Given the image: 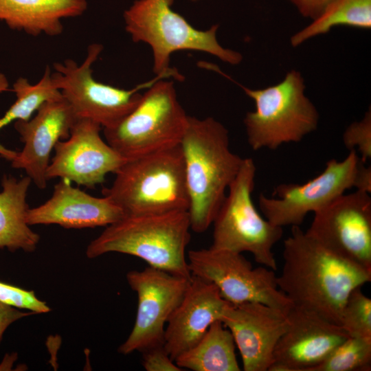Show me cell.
Returning <instances> with one entry per match:
<instances>
[{
  "mask_svg": "<svg viewBox=\"0 0 371 371\" xmlns=\"http://www.w3.org/2000/svg\"><path fill=\"white\" fill-rule=\"evenodd\" d=\"M283 261L276 281L293 306L339 325L350 293L371 280V272L335 254L300 226H292L284 241Z\"/></svg>",
  "mask_w": 371,
  "mask_h": 371,
  "instance_id": "6da1fadb",
  "label": "cell"
},
{
  "mask_svg": "<svg viewBox=\"0 0 371 371\" xmlns=\"http://www.w3.org/2000/svg\"><path fill=\"white\" fill-rule=\"evenodd\" d=\"M190 228L205 232L214 221L243 158L232 151L229 132L213 117L188 116L181 142Z\"/></svg>",
  "mask_w": 371,
  "mask_h": 371,
  "instance_id": "7a4b0ae2",
  "label": "cell"
},
{
  "mask_svg": "<svg viewBox=\"0 0 371 371\" xmlns=\"http://www.w3.org/2000/svg\"><path fill=\"white\" fill-rule=\"evenodd\" d=\"M190 229L188 211L125 216L91 241L86 256L92 259L111 252L128 254L150 267L190 279L186 249Z\"/></svg>",
  "mask_w": 371,
  "mask_h": 371,
  "instance_id": "3957f363",
  "label": "cell"
},
{
  "mask_svg": "<svg viewBox=\"0 0 371 371\" xmlns=\"http://www.w3.org/2000/svg\"><path fill=\"white\" fill-rule=\"evenodd\" d=\"M102 194L126 216L188 211L184 159L181 145L126 160Z\"/></svg>",
  "mask_w": 371,
  "mask_h": 371,
  "instance_id": "277c9868",
  "label": "cell"
},
{
  "mask_svg": "<svg viewBox=\"0 0 371 371\" xmlns=\"http://www.w3.org/2000/svg\"><path fill=\"white\" fill-rule=\"evenodd\" d=\"M239 85L255 104V110L247 112L243 120L252 150H276L284 144L297 143L317 128L319 114L305 94L300 71L291 70L280 82L263 89Z\"/></svg>",
  "mask_w": 371,
  "mask_h": 371,
  "instance_id": "5b68a950",
  "label": "cell"
},
{
  "mask_svg": "<svg viewBox=\"0 0 371 371\" xmlns=\"http://www.w3.org/2000/svg\"><path fill=\"white\" fill-rule=\"evenodd\" d=\"M173 0H136L124 12L126 31L135 43L152 49L153 69L157 75L168 71L172 53L179 50L203 52L228 64L240 63L238 52L225 48L216 38L218 25L206 30L194 28L171 8Z\"/></svg>",
  "mask_w": 371,
  "mask_h": 371,
  "instance_id": "8992f818",
  "label": "cell"
},
{
  "mask_svg": "<svg viewBox=\"0 0 371 371\" xmlns=\"http://www.w3.org/2000/svg\"><path fill=\"white\" fill-rule=\"evenodd\" d=\"M160 79L118 124L104 128L106 142L130 160L181 144L188 116L179 103L172 80Z\"/></svg>",
  "mask_w": 371,
  "mask_h": 371,
  "instance_id": "52a82bcc",
  "label": "cell"
},
{
  "mask_svg": "<svg viewBox=\"0 0 371 371\" xmlns=\"http://www.w3.org/2000/svg\"><path fill=\"white\" fill-rule=\"evenodd\" d=\"M256 168L251 157L243 158L212 223L211 248L249 252L256 262L276 270L273 246L283 234L282 227L262 217L252 200Z\"/></svg>",
  "mask_w": 371,
  "mask_h": 371,
  "instance_id": "ba28073f",
  "label": "cell"
},
{
  "mask_svg": "<svg viewBox=\"0 0 371 371\" xmlns=\"http://www.w3.org/2000/svg\"><path fill=\"white\" fill-rule=\"evenodd\" d=\"M102 49L100 44L89 45L80 65L71 59L54 63L55 71L51 76L76 117L92 120L103 129L115 126L135 108L142 95L139 91L146 89L160 79H183L176 69L170 68L132 89L100 82L93 77L92 65Z\"/></svg>",
  "mask_w": 371,
  "mask_h": 371,
  "instance_id": "9c48e42d",
  "label": "cell"
},
{
  "mask_svg": "<svg viewBox=\"0 0 371 371\" xmlns=\"http://www.w3.org/2000/svg\"><path fill=\"white\" fill-rule=\"evenodd\" d=\"M187 260L191 274L214 284L230 304L260 302L286 313L293 306L279 289L274 271L254 268L240 253L210 247L189 251Z\"/></svg>",
  "mask_w": 371,
  "mask_h": 371,
  "instance_id": "30bf717a",
  "label": "cell"
},
{
  "mask_svg": "<svg viewBox=\"0 0 371 371\" xmlns=\"http://www.w3.org/2000/svg\"><path fill=\"white\" fill-rule=\"evenodd\" d=\"M349 151L342 161H327L324 170L305 183L279 184L271 197L260 194L258 205L264 217L279 227L300 226L308 213L317 212L354 188L362 161L355 150Z\"/></svg>",
  "mask_w": 371,
  "mask_h": 371,
  "instance_id": "8fae6325",
  "label": "cell"
},
{
  "mask_svg": "<svg viewBox=\"0 0 371 371\" xmlns=\"http://www.w3.org/2000/svg\"><path fill=\"white\" fill-rule=\"evenodd\" d=\"M190 279L148 267L126 274L130 287L137 295L138 304L133 328L118 348L128 355L163 345L166 325L181 302Z\"/></svg>",
  "mask_w": 371,
  "mask_h": 371,
  "instance_id": "7c38bea8",
  "label": "cell"
},
{
  "mask_svg": "<svg viewBox=\"0 0 371 371\" xmlns=\"http://www.w3.org/2000/svg\"><path fill=\"white\" fill-rule=\"evenodd\" d=\"M306 232L326 248L371 272V197L343 194L314 213Z\"/></svg>",
  "mask_w": 371,
  "mask_h": 371,
  "instance_id": "4fadbf2b",
  "label": "cell"
},
{
  "mask_svg": "<svg viewBox=\"0 0 371 371\" xmlns=\"http://www.w3.org/2000/svg\"><path fill=\"white\" fill-rule=\"evenodd\" d=\"M102 126L84 118L76 119L69 137L60 140L47 169V180L59 177L88 188L105 180L126 161L100 136Z\"/></svg>",
  "mask_w": 371,
  "mask_h": 371,
  "instance_id": "5bb4252c",
  "label": "cell"
},
{
  "mask_svg": "<svg viewBox=\"0 0 371 371\" xmlns=\"http://www.w3.org/2000/svg\"><path fill=\"white\" fill-rule=\"evenodd\" d=\"M289 326L273 351L269 371H310L350 337L345 329L319 315L293 306Z\"/></svg>",
  "mask_w": 371,
  "mask_h": 371,
  "instance_id": "9a60e30c",
  "label": "cell"
},
{
  "mask_svg": "<svg viewBox=\"0 0 371 371\" xmlns=\"http://www.w3.org/2000/svg\"><path fill=\"white\" fill-rule=\"evenodd\" d=\"M231 332L245 371H269L289 326L287 313L260 302L231 304L221 319Z\"/></svg>",
  "mask_w": 371,
  "mask_h": 371,
  "instance_id": "2e32d148",
  "label": "cell"
},
{
  "mask_svg": "<svg viewBox=\"0 0 371 371\" xmlns=\"http://www.w3.org/2000/svg\"><path fill=\"white\" fill-rule=\"evenodd\" d=\"M36 112L28 120L15 122L24 146L11 161L13 168L25 170L38 188L44 189L52 149L69 137L77 118L63 95L46 101Z\"/></svg>",
  "mask_w": 371,
  "mask_h": 371,
  "instance_id": "e0dca14e",
  "label": "cell"
},
{
  "mask_svg": "<svg viewBox=\"0 0 371 371\" xmlns=\"http://www.w3.org/2000/svg\"><path fill=\"white\" fill-rule=\"evenodd\" d=\"M231 304L212 282L192 275L188 289L166 325L164 346L175 359L195 345Z\"/></svg>",
  "mask_w": 371,
  "mask_h": 371,
  "instance_id": "ac0fdd59",
  "label": "cell"
},
{
  "mask_svg": "<svg viewBox=\"0 0 371 371\" xmlns=\"http://www.w3.org/2000/svg\"><path fill=\"white\" fill-rule=\"evenodd\" d=\"M125 216L109 198L91 196L62 179L47 201L28 209L26 221L29 225L55 224L80 229L108 226Z\"/></svg>",
  "mask_w": 371,
  "mask_h": 371,
  "instance_id": "d6986e66",
  "label": "cell"
},
{
  "mask_svg": "<svg viewBox=\"0 0 371 371\" xmlns=\"http://www.w3.org/2000/svg\"><path fill=\"white\" fill-rule=\"evenodd\" d=\"M86 0H0V21L31 36L60 35L62 19L82 15Z\"/></svg>",
  "mask_w": 371,
  "mask_h": 371,
  "instance_id": "ffe728a7",
  "label": "cell"
},
{
  "mask_svg": "<svg viewBox=\"0 0 371 371\" xmlns=\"http://www.w3.org/2000/svg\"><path fill=\"white\" fill-rule=\"evenodd\" d=\"M24 177L17 179L4 175L0 192V249L14 252L23 250L32 252L40 240V236L31 229L26 221L29 209L27 194L32 183Z\"/></svg>",
  "mask_w": 371,
  "mask_h": 371,
  "instance_id": "44dd1931",
  "label": "cell"
},
{
  "mask_svg": "<svg viewBox=\"0 0 371 371\" xmlns=\"http://www.w3.org/2000/svg\"><path fill=\"white\" fill-rule=\"evenodd\" d=\"M236 344L222 321L214 322L201 339L175 361L183 369L193 371H239Z\"/></svg>",
  "mask_w": 371,
  "mask_h": 371,
  "instance_id": "7402d4cb",
  "label": "cell"
},
{
  "mask_svg": "<svg viewBox=\"0 0 371 371\" xmlns=\"http://www.w3.org/2000/svg\"><path fill=\"white\" fill-rule=\"evenodd\" d=\"M337 26L370 30L371 0H332L320 15L291 37V44L297 47Z\"/></svg>",
  "mask_w": 371,
  "mask_h": 371,
  "instance_id": "603a6c76",
  "label": "cell"
},
{
  "mask_svg": "<svg viewBox=\"0 0 371 371\" xmlns=\"http://www.w3.org/2000/svg\"><path fill=\"white\" fill-rule=\"evenodd\" d=\"M51 74L49 67L47 66L42 78L36 84H30L24 78L16 80L13 85V91L16 100L0 118V130L13 121L30 120L44 102L62 96L52 80ZM12 153L11 150L0 144L1 157L8 159Z\"/></svg>",
  "mask_w": 371,
  "mask_h": 371,
  "instance_id": "cb8c5ba5",
  "label": "cell"
},
{
  "mask_svg": "<svg viewBox=\"0 0 371 371\" xmlns=\"http://www.w3.org/2000/svg\"><path fill=\"white\" fill-rule=\"evenodd\" d=\"M371 370V338L350 336L310 371Z\"/></svg>",
  "mask_w": 371,
  "mask_h": 371,
  "instance_id": "d4e9b609",
  "label": "cell"
},
{
  "mask_svg": "<svg viewBox=\"0 0 371 371\" xmlns=\"http://www.w3.org/2000/svg\"><path fill=\"white\" fill-rule=\"evenodd\" d=\"M341 326L351 337L371 338V300L355 289L344 306Z\"/></svg>",
  "mask_w": 371,
  "mask_h": 371,
  "instance_id": "484cf974",
  "label": "cell"
},
{
  "mask_svg": "<svg viewBox=\"0 0 371 371\" xmlns=\"http://www.w3.org/2000/svg\"><path fill=\"white\" fill-rule=\"evenodd\" d=\"M343 143L349 150L359 153L361 160L366 163L371 158V109L359 120L350 124L343 134Z\"/></svg>",
  "mask_w": 371,
  "mask_h": 371,
  "instance_id": "4316f807",
  "label": "cell"
},
{
  "mask_svg": "<svg viewBox=\"0 0 371 371\" xmlns=\"http://www.w3.org/2000/svg\"><path fill=\"white\" fill-rule=\"evenodd\" d=\"M142 366L147 371H181L163 345L156 346L142 352Z\"/></svg>",
  "mask_w": 371,
  "mask_h": 371,
  "instance_id": "83f0119b",
  "label": "cell"
},
{
  "mask_svg": "<svg viewBox=\"0 0 371 371\" xmlns=\"http://www.w3.org/2000/svg\"><path fill=\"white\" fill-rule=\"evenodd\" d=\"M304 17L312 20L325 10L332 0H289Z\"/></svg>",
  "mask_w": 371,
  "mask_h": 371,
  "instance_id": "f1b7e54d",
  "label": "cell"
},
{
  "mask_svg": "<svg viewBox=\"0 0 371 371\" xmlns=\"http://www.w3.org/2000/svg\"><path fill=\"white\" fill-rule=\"evenodd\" d=\"M34 314L23 312L0 302V342L6 329L16 321Z\"/></svg>",
  "mask_w": 371,
  "mask_h": 371,
  "instance_id": "f546056e",
  "label": "cell"
},
{
  "mask_svg": "<svg viewBox=\"0 0 371 371\" xmlns=\"http://www.w3.org/2000/svg\"><path fill=\"white\" fill-rule=\"evenodd\" d=\"M356 190L370 194L371 192V167L366 166V163L360 164L355 179Z\"/></svg>",
  "mask_w": 371,
  "mask_h": 371,
  "instance_id": "4dcf8cb0",
  "label": "cell"
},
{
  "mask_svg": "<svg viewBox=\"0 0 371 371\" xmlns=\"http://www.w3.org/2000/svg\"><path fill=\"white\" fill-rule=\"evenodd\" d=\"M9 87V82L6 76L0 73V93L8 91Z\"/></svg>",
  "mask_w": 371,
  "mask_h": 371,
  "instance_id": "1f68e13d",
  "label": "cell"
}]
</instances>
